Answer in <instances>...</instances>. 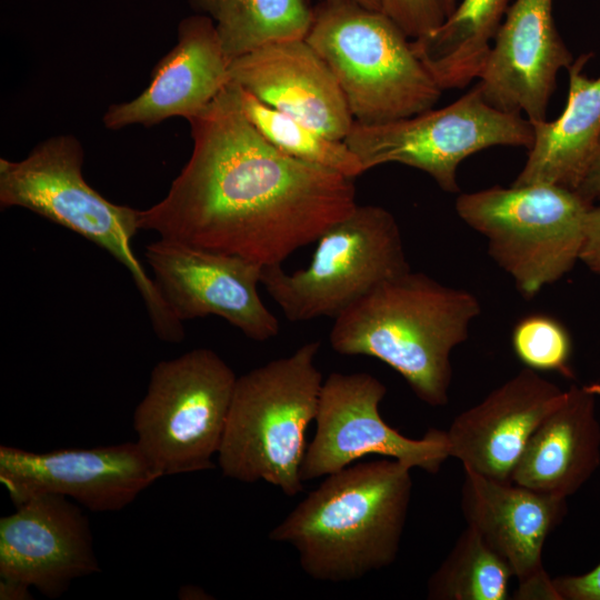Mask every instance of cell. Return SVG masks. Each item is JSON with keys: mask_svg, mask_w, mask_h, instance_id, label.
<instances>
[{"mask_svg": "<svg viewBox=\"0 0 600 600\" xmlns=\"http://www.w3.org/2000/svg\"><path fill=\"white\" fill-rule=\"evenodd\" d=\"M230 60L213 21L204 14L183 19L177 44L157 63L148 87L134 99L111 104L107 129L151 127L172 117L187 120L204 109L231 81Z\"/></svg>", "mask_w": 600, "mask_h": 600, "instance_id": "19", "label": "cell"}, {"mask_svg": "<svg viewBox=\"0 0 600 600\" xmlns=\"http://www.w3.org/2000/svg\"><path fill=\"white\" fill-rule=\"evenodd\" d=\"M592 206L577 190L543 183L493 186L456 200L460 219L487 239L490 256L526 298L579 260Z\"/></svg>", "mask_w": 600, "mask_h": 600, "instance_id": "7", "label": "cell"}, {"mask_svg": "<svg viewBox=\"0 0 600 600\" xmlns=\"http://www.w3.org/2000/svg\"><path fill=\"white\" fill-rule=\"evenodd\" d=\"M511 342L516 356L527 368L571 376L570 336L557 319L541 313L522 318L513 328Z\"/></svg>", "mask_w": 600, "mask_h": 600, "instance_id": "26", "label": "cell"}, {"mask_svg": "<svg viewBox=\"0 0 600 600\" xmlns=\"http://www.w3.org/2000/svg\"><path fill=\"white\" fill-rule=\"evenodd\" d=\"M209 17L230 62L263 44L304 39L313 9L304 0H189Z\"/></svg>", "mask_w": 600, "mask_h": 600, "instance_id": "23", "label": "cell"}, {"mask_svg": "<svg viewBox=\"0 0 600 600\" xmlns=\"http://www.w3.org/2000/svg\"><path fill=\"white\" fill-rule=\"evenodd\" d=\"M411 270L400 228L380 206L364 204L318 240L306 269L263 267L261 283L291 322L336 318L386 280Z\"/></svg>", "mask_w": 600, "mask_h": 600, "instance_id": "8", "label": "cell"}, {"mask_svg": "<svg viewBox=\"0 0 600 600\" xmlns=\"http://www.w3.org/2000/svg\"><path fill=\"white\" fill-rule=\"evenodd\" d=\"M82 164V146L72 136L46 139L20 161L0 158L1 209H28L108 251L131 274L156 336L170 343L182 341L183 322L133 252L138 210L112 203L91 188Z\"/></svg>", "mask_w": 600, "mask_h": 600, "instance_id": "4", "label": "cell"}, {"mask_svg": "<svg viewBox=\"0 0 600 600\" xmlns=\"http://www.w3.org/2000/svg\"><path fill=\"white\" fill-rule=\"evenodd\" d=\"M510 566L470 526L460 533L452 549L430 576V600H506Z\"/></svg>", "mask_w": 600, "mask_h": 600, "instance_id": "24", "label": "cell"}, {"mask_svg": "<svg viewBox=\"0 0 600 600\" xmlns=\"http://www.w3.org/2000/svg\"><path fill=\"white\" fill-rule=\"evenodd\" d=\"M230 80L326 137L344 140L354 122L327 62L306 39L263 44L230 62Z\"/></svg>", "mask_w": 600, "mask_h": 600, "instance_id": "18", "label": "cell"}, {"mask_svg": "<svg viewBox=\"0 0 600 600\" xmlns=\"http://www.w3.org/2000/svg\"><path fill=\"white\" fill-rule=\"evenodd\" d=\"M509 0H460L442 24L412 48L442 90L478 78Z\"/></svg>", "mask_w": 600, "mask_h": 600, "instance_id": "22", "label": "cell"}, {"mask_svg": "<svg viewBox=\"0 0 600 600\" xmlns=\"http://www.w3.org/2000/svg\"><path fill=\"white\" fill-rule=\"evenodd\" d=\"M304 39L332 70L354 122L421 113L443 91L410 38L382 11L353 0H322Z\"/></svg>", "mask_w": 600, "mask_h": 600, "instance_id": "6", "label": "cell"}, {"mask_svg": "<svg viewBox=\"0 0 600 600\" xmlns=\"http://www.w3.org/2000/svg\"><path fill=\"white\" fill-rule=\"evenodd\" d=\"M599 396V383L570 387L531 434L511 482L562 499L577 492L600 463Z\"/></svg>", "mask_w": 600, "mask_h": 600, "instance_id": "20", "label": "cell"}, {"mask_svg": "<svg viewBox=\"0 0 600 600\" xmlns=\"http://www.w3.org/2000/svg\"><path fill=\"white\" fill-rule=\"evenodd\" d=\"M237 376L213 350L160 361L133 414L136 442L161 476L213 469Z\"/></svg>", "mask_w": 600, "mask_h": 600, "instance_id": "9", "label": "cell"}, {"mask_svg": "<svg viewBox=\"0 0 600 600\" xmlns=\"http://www.w3.org/2000/svg\"><path fill=\"white\" fill-rule=\"evenodd\" d=\"M319 349L320 341L307 342L237 378L217 454L224 477L264 481L288 497L302 491L306 431L323 382L314 363Z\"/></svg>", "mask_w": 600, "mask_h": 600, "instance_id": "5", "label": "cell"}, {"mask_svg": "<svg viewBox=\"0 0 600 600\" xmlns=\"http://www.w3.org/2000/svg\"><path fill=\"white\" fill-rule=\"evenodd\" d=\"M557 600H600V563L581 576L552 579Z\"/></svg>", "mask_w": 600, "mask_h": 600, "instance_id": "28", "label": "cell"}, {"mask_svg": "<svg viewBox=\"0 0 600 600\" xmlns=\"http://www.w3.org/2000/svg\"><path fill=\"white\" fill-rule=\"evenodd\" d=\"M344 142L364 171L400 163L429 174L446 192H459L457 170L468 157L498 146L533 142V128L522 114L489 104L473 87L452 103L376 124L353 122Z\"/></svg>", "mask_w": 600, "mask_h": 600, "instance_id": "10", "label": "cell"}, {"mask_svg": "<svg viewBox=\"0 0 600 600\" xmlns=\"http://www.w3.org/2000/svg\"><path fill=\"white\" fill-rule=\"evenodd\" d=\"M480 311L470 291L409 270L336 317L329 341L339 354L384 362L422 402L441 407L449 400L452 350L467 340Z\"/></svg>", "mask_w": 600, "mask_h": 600, "instance_id": "3", "label": "cell"}, {"mask_svg": "<svg viewBox=\"0 0 600 600\" xmlns=\"http://www.w3.org/2000/svg\"><path fill=\"white\" fill-rule=\"evenodd\" d=\"M353 1L358 2L359 4L368 9L381 11V0H353Z\"/></svg>", "mask_w": 600, "mask_h": 600, "instance_id": "33", "label": "cell"}, {"mask_svg": "<svg viewBox=\"0 0 600 600\" xmlns=\"http://www.w3.org/2000/svg\"><path fill=\"white\" fill-rule=\"evenodd\" d=\"M579 260L600 274V203L593 204L588 211Z\"/></svg>", "mask_w": 600, "mask_h": 600, "instance_id": "29", "label": "cell"}, {"mask_svg": "<svg viewBox=\"0 0 600 600\" xmlns=\"http://www.w3.org/2000/svg\"><path fill=\"white\" fill-rule=\"evenodd\" d=\"M566 393L526 367L453 419L447 430L450 457L484 477L511 482L531 434Z\"/></svg>", "mask_w": 600, "mask_h": 600, "instance_id": "17", "label": "cell"}, {"mask_svg": "<svg viewBox=\"0 0 600 600\" xmlns=\"http://www.w3.org/2000/svg\"><path fill=\"white\" fill-rule=\"evenodd\" d=\"M99 571L89 520L67 497L37 496L0 519V580L54 599Z\"/></svg>", "mask_w": 600, "mask_h": 600, "instance_id": "14", "label": "cell"}, {"mask_svg": "<svg viewBox=\"0 0 600 600\" xmlns=\"http://www.w3.org/2000/svg\"><path fill=\"white\" fill-rule=\"evenodd\" d=\"M386 386L368 372H332L322 382L316 432L300 468L310 481L337 472L369 454L396 459L408 467L437 473L450 457L447 431L430 428L408 438L387 424L379 404Z\"/></svg>", "mask_w": 600, "mask_h": 600, "instance_id": "11", "label": "cell"}, {"mask_svg": "<svg viewBox=\"0 0 600 600\" xmlns=\"http://www.w3.org/2000/svg\"><path fill=\"white\" fill-rule=\"evenodd\" d=\"M30 598V588L12 581L0 580L1 600H27Z\"/></svg>", "mask_w": 600, "mask_h": 600, "instance_id": "31", "label": "cell"}, {"mask_svg": "<svg viewBox=\"0 0 600 600\" xmlns=\"http://www.w3.org/2000/svg\"><path fill=\"white\" fill-rule=\"evenodd\" d=\"M161 477L136 441L48 452L0 446V482L14 507L59 494L91 511H118Z\"/></svg>", "mask_w": 600, "mask_h": 600, "instance_id": "13", "label": "cell"}, {"mask_svg": "<svg viewBox=\"0 0 600 600\" xmlns=\"http://www.w3.org/2000/svg\"><path fill=\"white\" fill-rule=\"evenodd\" d=\"M599 169H600V142H599V146H598L597 151L594 153L590 172L599 170Z\"/></svg>", "mask_w": 600, "mask_h": 600, "instance_id": "35", "label": "cell"}, {"mask_svg": "<svg viewBox=\"0 0 600 600\" xmlns=\"http://www.w3.org/2000/svg\"><path fill=\"white\" fill-rule=\"evenodd\" d=\"M181 599H186L187 596H189L187 599H192V596H206L203 591L197 587H182L179 593Z\"/></svg>", "mask_w": 600, "mask_h": 600, "instance_id": "32", "label": "cell"}, {"mask_svg": "<svg viewBox=\"0 0 600 600\" xmlns=\"http://www.w3.org/2000/svg\"><path fill=\"white\" fill-rule=\"evenodd\" d=\"M461 509L468 526L510 566L514 599L557 600L542 563L547 537L566 514V500L463 467Z\"/></svg>", "mask_w": 600, "mask_h": 600, "instance_id": "15", "label": "cell"}, {"mask_svg": "<svg viewBox=\"0 0 600 600\" xmlns=\"http://www.w3.org/2000/svg\"><path fill=\"white\" fill-rule=\"evenodd\" d=\"M573 60L557 29L552 0H516L496 32L477 88L501 111L546 120L557 76Z\"/></svg>", "mask_w": 600, "mask_h": 600, "instance_id": "16", "label": "cell"}, {"mask_svg": "<svg viewBox=\"0 0 600 600\" xmlns=\"http://www.w3.org/2000/svg\"><path fill=\"white\" fill-rule=\"evenodd\" d=\"M144 256L162 298L181 322L212 314L254 341L279 333L277 317L258 292L259 264L162 238L149 243Z\"/></svg>", "mask_w": 600, "mask_h": 600, "instance_id": "12", "label": "cell"}, {"mask_svg": "<svg viewBox=\"0 0 600 600\" xmlns=\"http://www.w3.org/2000/svg\"><path fill=\"white\" fill-rule=\"evenodd\" d=\"M381 11L410 39L428 36L442 24V0H381Z\"/></svg>", "mask_w": 600, "mask_h": 600, "instance_id": "27", "label": "cell"}, {"mask_svg": "<svg viewBox=\"0 0 600 600\" xmlns=\"http://www.w3.org/2000/svg\"><path fill=\"white\" fill-rule=\"evenodd\" d=\"M591 54H581L567 69L568 98L552 121H530L533 142L513 186L543 183L577 190L589 174L600 142V77L583 68Z\"/></svg>", "mask_w": 600, "mask_h": 600, "instance_id": "21", "label": "cell"}, {"mask_svg": "<svg viewBox=\"0 0 600 600\" xmlns=\"http://www.w3.org/2000/svg\"><path fill=\"white\" fill-rule=\"evenodd\" d=\"M241 98L248 120L279 151L352 179L366 172L344 140L326 137L242 89Z\"/></svg>", "mask_w": 600, "mask_h": 600, "instance_id": "25", "label": "cell"}, {"mask_svg": "<svg viewBox=\"0 0 600 600\" xmlns=\"http://www.w3.org/2000/svg\"><path fill=\"white\" fill-rule=\"evenodd\" d=\"M458 2L459 0H442L446 18L453 11Z\"/></svg>", "mask_w": 600, "mask_h": 600, "instance_id": "34", "label": "cell"}, {"mask_svg": "<svg viewBox=\"0 0 600 600\" xmlns=\"http://www.w3.org/2000/svg\"><path fill=\"white\" fill-rule=\"evenodd\" d=\"M411 468L396 459L326 476L269 533L292 546L310 578L346 582L393 563L412 492Z\"/></svg>", "mask_w": 600, "mask_h": 600, "instance_id": "2", "label": "cell"}, {"mask_svg": "<svg viewBox=\"0 0 600 600\" xmlns=\"http://www.w3.org/2000/svg\"><path fill=\"white\" fill-rule=\"evenodd\" d=\"M577 191L590 203H600V169L590 172Z\"/></svg>", "mask_w": 600, "mask_h": 600, "instance_id": "30", "label": "cell"}, {"mask_svg": "<svg viewBox=\"0 0 600 600\" xmlns=\"http://www.w3.org/2000/svg\"><path fill=\"white\" fill-rule=\"evenodd\" d=\"M188 122L191 156L167 196L138 210L139 230L263 268L318 241L358 204L352 178L267 141L232 81Z\"/></svg>", "mask_w": 600, "mask_h": 600, "instance_id": "1", "label": "cell"}]
</instances>
